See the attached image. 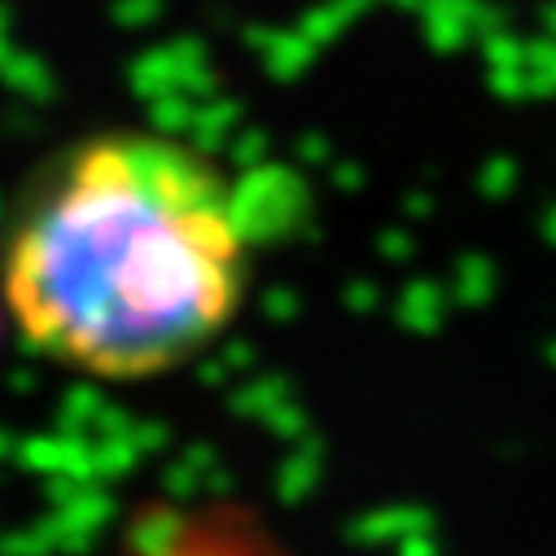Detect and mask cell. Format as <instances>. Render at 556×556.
I'll return each instance as SVG.
<instances>
[{"instance_id": "cell-1", "label": "cell", "mask_w": 556, "mask_h": 556, "mask_svg": "<svg viewBox=\"0 0 556 556\" xmlns=\"http://www.w3.org/2000/svg\"><path fill=\"white\" fill-rule=\"evenodd\" d=\"M254 241L245 193L211 154L163 131H97L18 202L0 250L5 316L66 372L154 381L237 325Z\"/></svg>"}, {"instance_id": "cell-2", "label": "cell", "mask_w": 556, "mask_h": 556, "mask_svg": "<svg viewBox=\"0 0 556 556\" xmlns=\"http://www.w3.org/2000/svg\"><path fill=\"white\" fill-rule=\"evenodd\" d=\"M0 316H5V294H0Z\"/></svg>"}]
</instances>
